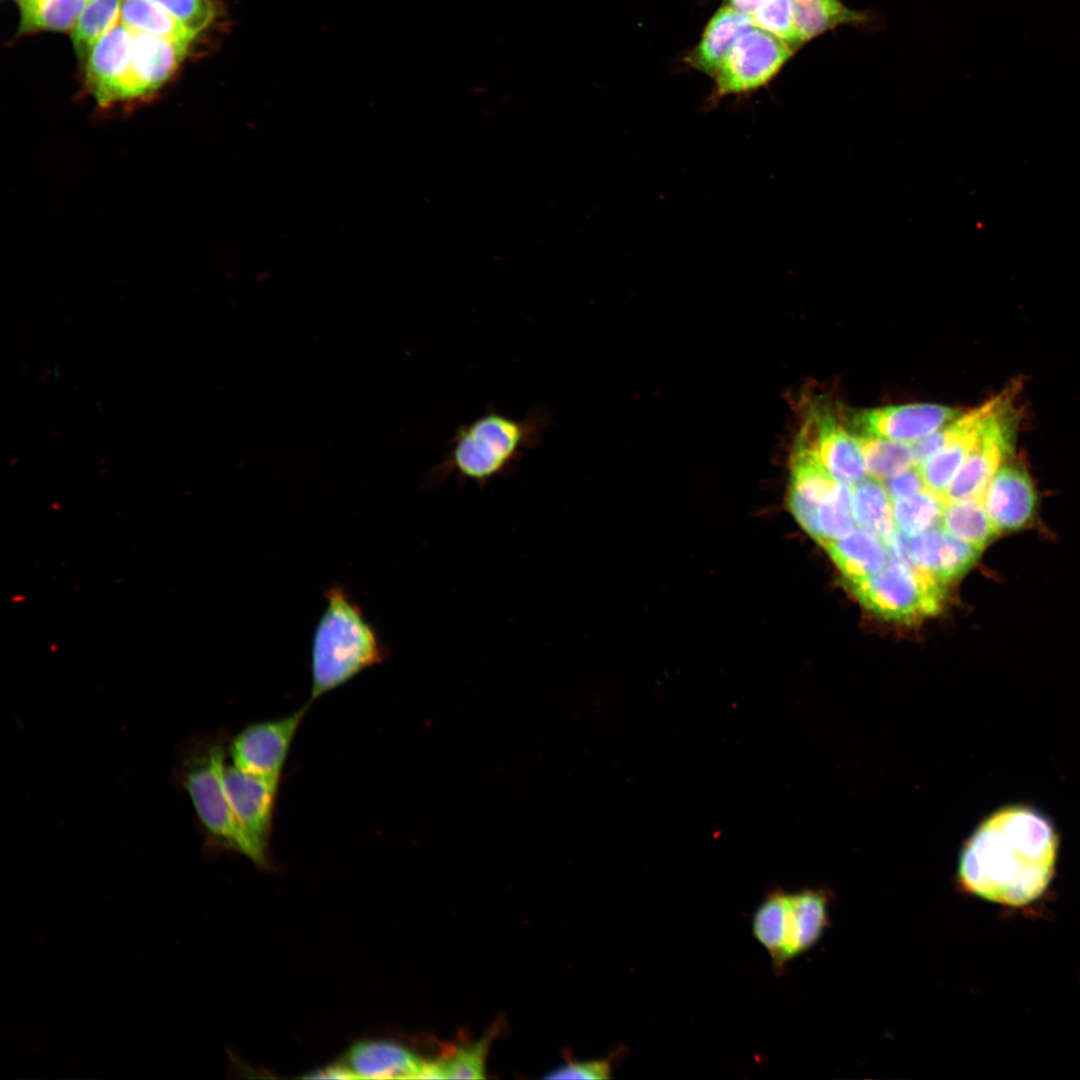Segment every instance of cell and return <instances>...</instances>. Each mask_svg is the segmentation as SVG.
<instances>
[{
    "label": "cell",
    "instance_id": "cell-1",
    "mask_svg": "<svg viewBox=\"0 0 1080 1080\" xmlns=\"http://www.w3.org/2000/svg\"><path fill=\"white\" fill-rule=\"evenodd\" d=\"M1059 837L1040 810L1026 804L1001 807L970 835L960 853L958 880L968 893L1021 907L1036 901L1056 868Z\"/></svg>",
    "mask_w": 1080,
    "mask_h": 1080
},
{
    "label": "cell",
    "instance_id": "cell-2",
    "mask_svg": "<svg viewBox=\"0 0 1080 1080\" xmlns=\"http://www.w3.org/2000/svg\"><path fill=\"white\" fill-rule=\"evenodd\" d=\"M551 422L544 407L532 408L521 419L489 407L456 428L443 459L428 473L426 482L434 487L454 475L459 481H473L483 488L492 479L510 474L524 452L540 443Z\"/></svg>",
    "mask_w": 1080,
    "mask_h": 1080
},
{
    "label": "cell",
    "instance_id": "cell-3",
    "mask_svg": "<svg viewBox=\"0 0 1080 1080\" xmlns=\"http://www.w3.org/2000/svg\"><path fill=\"white\" fill-rule=\"evenodd\" d=\"M325 603L312 639L309 703L388 655L376 629L343 585H331Z\"/></svg>",
    "mask_w": 1080,
    "mask_h": 1080
},
{
    "label": "cell",
    "instance_id": "cell-4",
    "mask_svg": "<svg viewBox=\"0 0 1080 1080\" xmlns=\"http://www.w3.org/2000/svg\"><path fill=\"white\" fill-rule=\"evenodd\" d=\"M846 584L873 614L901 623L938 614L945 599V585L895 559H890L878 573Z\"/></svg>",
    "mask_w": 1080,
    "mask_h": 1080
},
{
    "label": "cell",
    "instance_id": "cell-5",
    "mask_svg": "<svg viewBox=\"0 0 1080 1080\" xmlns=\"http://www.w3.org/2000/svg\"><path fill=\"white\" fill-rule=\"evenodd\" d=\"M224 762L221 744L200 750L190 760L185 774L187 792L201 823L216 841L265 866L233 812L225 787Z\"/></svg>",
    "mask_w": 1080,
    "mask_h": 1080
},
{
    "label": "cell",
    "instance_id": "cell-6",
    "mask_svg": "<svg viewBox=\"0 0 1080 1080\" xmlns=\"http://www.w3.org/2000/svg\"><path fill=\"white\" fill-rule=\"evenodd\" d=\"M796 50L776 35L753 26L742 33L729 49L714 77L711 99L720 100L765 86Z\"/></svg>",
    "mask_w": 1080,
    "mask_h": 1080
},
{
    "label": "cell",
    "instance_id": "cell-7",
    "mask_svg": "<svg viewBox=\"0 0 1080 1080\" xmlns=\"http://www.w3.org/2000/svg\"><path fill=\"white\" fill-rule=\"evenodd\" d=\"M1011 392L1008 389L999 395L995 410L942 496L944 502L981 498L994 474L1011 455L1017 424Z\"/></svg>",
    "mask_w": 1080,
    "mask_h": 1080
},
{
    "label": "cell",
    "instance_id": "cell-8",
    "mask_svg": "<svg viewBox=\"0 0 1080 1080\" xmlns=\"http://www.w3.org/2000/svg\"><path fill=\"white\" fill-rule=\"evenodd\" d=\"M886 547L889 559L902 561L945 586L973 567L983 551L941 525L914 536L897 529Z\"/></svg>",
    "mask_w": 1080,
    "mask_h": 1080
},
{
    "label": "cell",
    "instance_id": "cell-9",
    "mask_svg": "<svg viewBox=\"0 0 1080 1080\" xmlns=\"http://www.w3.org/2000/svg\"><path fill=\"white\" fill-rule=\"evenodd\" d=\"M309 704L284 717L253 722L244 727L229 747L233 766L280 783L291 745Z\"/></svg>",
    "mask_w": 1080,
    "mask_h": 1080
},
{
    "label": "cell",
    "instance_id": "cell-10",
    "mask_svg": "<svg viewBox=\"0 0 1080 1080\" xmlns=\"http://www.w3.org/2000/svg\"><path fill=\"white\" fill-rule=\"evenodd\" d=\"M279 784L235 766L225 771V787L233 812L265 865Z\"/></svg>",
    "mask_w": 1080,
    "mask_h": 1080
},
{
    "label": "cell",
    "instance_id": "cell-11",
    "mask_svg": "<svg viewBox=\"0 0 1080 1080\" xmlns=\"http://www.w3.org/2000/svg\"><path fill=\"white\" fill-rule=\"evenodd\" d=\"M981 501L998 534L1030 527L1038 509L1037 491L1023 464L1005 460L992 477Z\"/></svg>",
    "mask_w": 1080,
    "mask_h": 1080
},
{
    "label": "cell",
    "instance_id": "cell-12",
    "mask_svg": "<svg viewBox=\"0 0 1080 1080\" xmlns=\"http://www.w3.org/2000/svg\"><path fill=\"white\" fill-rule=\"evenodd\" d=\"M839 482L851 486L867 478L864 459L855 436L822 407H811L798 433Z\"/></svg>",
    "mask_w": 1080,
    "mask_h": 1080
},
{
    "label": "cell",
    "instance_id": "cell-13",
    "mask_svg": "<svg viewBox=\"0 0 1080 1080\" xmlns=\"http://www.w3.org/2000/svg\"><path fill=\"white\" fill-rule=\"evenodd\" d=\"M133 31L118 22L91 48L86 64V87L103 108L126 102Z\"/></svg>",
    "mask_w": 1080,
    "mask_h": 1080
},
{
    "label": "cell",
    "instance_id": "cell-14",
    "mask_svg": "<svg viewBox=\"0 0 1080 1080\" xmlns=\"http://www.w3.org/2000/svg\"><path fill=\"white\" fill-rule=\"evenodd\" d=\"M961 413L942 405L908 404L860 411L854 415L852 424L859 435L916 442Z\"/></svg>",
    "mask_w": 1080,
    "mask_h": 1080
},
{
    "label": "cell",
    "instance_id": "cell-15",
    "mask_svg": "<svg viewBox=\"0 0 1080 1080\" xmlns=\"http://www.w3.org/2000/svg\"><path fill=\"white\" fill-rule=\"evenodd\" d=\"M837 482L808 443L797 435L790 458L788 506L802 529L819 544L822 536L818 507Z\"/></svg>",
    "mask_w": 1080,
    "mask_h": 1080
},
{
    "label": "cell",
    "instance_id": "cell-16",
    "mask_svg": "<svg viewBox=\"0 0 1080 1080\" xmlns=\"http://www.w3.org/2000/svg\"><path fill=\"white\" fill-rule=\"evenodd\" d=\"M133 31L126 102L145 99L158 91L176 72L190 42Z\"/></svg>",
    "mask_w": 1080,
    "mask_h": 1080
},
{
    "label": "cell",
    "instance_id": "cell-17",
    "mask_svg": "<svg viewBox=\"0 0 1080 1080\" xmlns=\"http://www.w3.org/2000/svg\"><path fill=\"white\" fill-rule=\"evenodd\" d=\"M425 1061L398 1043L366 1040L352 1046L344 1065L353 1078L421 1079Z\"/></svg>",
    "mask_w": 1080,
    "mask_h": 1080
},
{
    "label": "cell",
    "instance_id": "cell-18",
    "mask_svg": "<svg viewBox=\"0 0 1080 1080\" xmlns=\"http://www.w3.org/2000/svg\"><path fill=\"white\" fill-rule=\"evenodd\" d=\"M753 26L748 14L730 4L723 5L709 20L699 43L687 55V63L714 78L735 40Z\"/></svg>",
    "mask_w": 1080,
    "mask_h": 1080
},
{
    "label": "cell",
    "instance_id": "cell-19",
    "mask_svg": "<svg viewBox=\"0 0 1080 1080\" xmlns=\"http://www.w3.org/2000/svg\"><path fill=\"white\" fill-rule=\"evenodd\" d=\"M828 900L823 891L789 893L783 965L814 946L827 922Z\"/></svg>",
    "mask_w": 1080,
    "mask_h": 1080
},
{
    "label": "cell",
    "instance_id": "cell-20",
    "mask_svg": "<svg viewBox=\"0 0 1080 1080\" xmlns=\"http://www.w3.org/2000/svg\"><path fill=\"white\" fill-rule=\"evenodd\" d=\"M822 546L845 578V582L876 574L889 561L886 544L863 529H854L844 537L826 541Z\"/></svg>",
    "mask_w": 1080,
    "mask_h": 1080
},
{
    "label": "cell",
    "instance_id": "cell-21",
    "mask_svg": "<svg viewBox=\"0 0 1080 1080\" xmlns=\"http://www.w3.org/2000/svg\"><path fill=\"white\" fill-rule=\"evenodd\" d=\"M794 28L803 44L845 25H863L869 15L853 10L840 0H791Z\"/></svg>",
    "mask_w": 1080,
    "mask_h": 1080
},
{
    "label": "cell",
    "instance_id": "cell-22",
    "mask_svg": "<svg viewBox=\"0 0 1080 1080\" xmlns=\"http://www.w3.org/2000/svg\"><path fill=\"white\" fill-rule=\"evenodd\" d=\"M852 514L855 523L882 540L885 544L896 532L893 504L883 483L865 478L853 485Z\"/></svg>",
    "mask_w": 1080,
    "mask_h": 1080
},
{
    "label": "cell",
    "instance_id": "cell-23",
    "mask_svg": "<svg viewBox=\"0 0 1080 1080\" xmlns=\"http://www.w3.org/2000/svg\"><path fill=\"white\" fill-rule=\"evenodd\" d=\"M940 525L953 536L981 549L999 535L981 498L944 502Z\"/></svg>",
    "mask_w": 1080,
    "mask_h": 1080
},
{
    "label": "cell",
    "instance_id": "cell-24",
    "mask_svg": "<svg viewBox=\"0 0 1080 1080\" xmlns=\"http://www.w3.org/2000/svg\"><path fill=\"white\" fill-rule=\"evenodd\" d=\"M788 904L789 893L774 890L765 896L752 918L753 935L768 951L776 969L784 966L783 952Z\"/></svg>",
    "mask_w": 1080,
    "mask_h": 1080
},
{
    "label": "cell",
    "instance_id": "cell-25",
    "mask_svg": "<svg viewBox=\"0 0 1080 1080\" xmlns=\"http://www.w3.org/2000/svg\"><path fill=\"white\" fill-rule=\"evenodd\" d=\"M860 447L867 473L880 481L897 475L915 464L912 445L866 435H854Z\"/></svg>",
    "mask_w": 1080,
    "mask_h": 1080
},
{
    "label": "cell",
    "instance_id": "cell-26",
    "mask_svg": "<svg viewBox=\"0 0 1080 1080\" xmlns=\"http://www.w3.org/2000/svg\"><path fill=\"white\" fill-rule=\"evenodd\" d=\"M120 20L134 31L179 41L194 39L176 19L151 0H121Z\"/></svg>",
    "mask_w": 1080,
    "mask_h": 1080
},
{
    "label": "cell",
    "instance_id": "cell-27",
    "mask_svg": "<svg viewBox=\"0 0 1080 1080\" xmlns=\"http://www.w3.org/2000/svg\"><path fill=\"white\" fill-rule=\"evenodd\" d=\"M88 0H20L19 32L68 30L75 26Z\"/></svg>",
    "mask_w": 1080,
    "mask_h": 1080
},
{
    "label": "cell",
    "instance_id": "cell-28",
    "mask_svg": "<svg viewBox=\"0 0 1080 1080\" xmlns=\"http://www.w3.org/2000/svg\"><path fill=\"white\" fill-rule=\"evenodd\" d=\"M120 6L121 0H88L72 31L73 45L81 59L119 22Z\"/></svg>",
    "mask_w": 1080,
    "mask_h": 1080
},
{
    "label": "cell",
    "instance_id": "cell-29",
    "mask_svg": "<svg viewBox=\"0 0 1080 1080\" xmlns=\"http://www.w3.org/2000/svg\"><path fill=\"white\" fill-rule=\"evenodd\" d=\"M943 508V499L927 489L914 496L895 500L893 512L896 527L910 536L921 534L940 525Z\"/></svg>",
    "mask_w": 1080,
    "mask_h": 1080
},
{
    "label": "cell",
    "instance_id": "cell-30",
    "mask_svg": "<svg viewBox=\"0 0 1080 1080\" xmlns=\"http://www.w3.org/2000/svg\"><path fill=\"white\" fill-rule=\"evenodd\" d=\"M818 523L822 536L820 545L854 530L851 485L838 481L833 486L818 507Z\"/></svg>",
    "mask_w": 1080,
    "mask_h": 1080
},
{
    "label": "cell",
    "instance_id": "cell-31",
    "mask_svg": "<svg viewBox=\"0 0 1080 1080\" xmlns=\"http://www.w3.org/2000/svg\"><path fill=\"white\" fill-rule=\"evenodd\" d=\"M495 1031L471 1044L457 1046L437 1058L442 1079L485 1078V1064Z\"/></svg>",
    "mask_w": 1080,
    "mask_h": 1080
},
{
    "label": "cell",
    "instance_id": "cell-32",
    "mask_svg": "<svg viewBox=\"0 0 1080 1080\" xmlns=\"http://www.w3.org/2000/svg\"><path fill=\"white\" fill-rule=\"evenodd\" d=\"M167 11L194 37L216 17L213 0H151Z\"/></svg>",
    "mask_w": 1080,
    "mask_h": 1080
},
{
    "label": "cell",
    "instance_id": "cell-33",
    "mask_svg": "<svg viewBox=\"0 0 1080 1080\" xmlns=\"http://www.w3.org/2000/svg\"><path fill=\"white\" fill-rule=\"evenodd\" d=\"M612 1061L590 1060L568 1062L549 1072L546 1079H607L611 1077Z\"/></svg>",
    "mask_w": 1080,
    "mask_h": 1080
},
{
    "label": "cell",
    "instance_id": "cell-34",
    "mask_svg": "<svg viewBox=\"0 0 1080 1080\" xmlns=\"http://www.w3.org/2000/svg\"><path fill=\"white\" fill-rule=\"evenodd\" d=\"M883 484L892 501L914 496L926 489L917 467L894 475Z\"/></svg>",
    "mask_w": 1080,
    "mask_h": 1080
},
{
    "label": "cell",
    "instance_id": "cell-35",
    "mask_svg": "<svg viewBox=\"0 0 1080 1080\" xmlns=\"http://www.w3.org/2000/svg\"><path fill=\"white\" fill-rule=\"evenodd\" d=\"M310 1077H313V1078H328V1079H330V1078H333V1079H351V1078H353L351 1072L348 1070V1068L344 1064L328 1066L325 1069H322V1070L316 1072L315 1075H311Z\"/></svg>",
    "mask_w": 1080,
    "mask_h": 1080
},
{
    "label": "cell",
    "instance_id": "cell-36",
    "mask_svg": "<svg viewBox=\"0 0 1080 1080\" xmlns=\"http://www.w3.org/2000/svg\"><path fill=\"white\" fill-rule=\"evenodd\" d=\"M763 1L764 0H728V4L751 17L752 13Z\"/></svg>",
    "mask_w": 1080,
    "mask_h": 1080
},
{
    "label": "cell",
    "instance_id": "cell-37",
    "mask_svg": "<svg viewBox=\"0 0 1080 1080\" xmlns=\"http://www.w3.org/2000/svg\"><path fill=\"white\" fill-rule=\"evenodd\" d=\"M20 1V0H19Z\"/></svg>",
    "mask_w": 1080,
    "mask_h": 1080
}]
</instances>
